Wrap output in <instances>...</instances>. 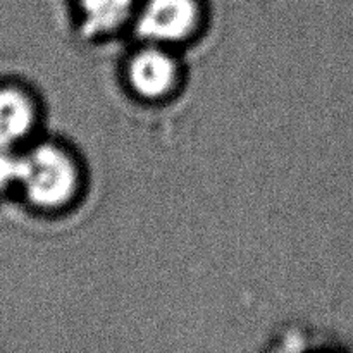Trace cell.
Wrapping results in <instances>:
<instances>
[{"label":"cell","mask_w":353,"mask_h":353,"mask_svg":"<svg viewBox=\"0 0 353 353\" xmlns=\"http://www.w3.org/2000/svg\"><path fill=\"white\" fill-rule=\"evenodd\" d=\"M137 0H79L85 16V28L90 33L116 30L130 17Z\"/></svg>","instance_id":"obj_5"},{"label":"cell","mask_w":353,"mask_h":353,"mask_svg":"<svg viewBox=\"0 0 353 353\" xmlns=\"http://www.w3.org/2000/svg\"><path fill=\"white\" fill-rule=\"evenodd\" d=\"M23 174V157L16 155L12 148L0 147V192H6L12 185H19Z\"/></svg>","instance_id":"obj_6"},{"label":"cell","mask_w":353,"mask_h":353,"mask_svg":"<svg viewBox=\"0 0 353 353\" xmlns=\"http://www.w3.org/2000/svg\"><path fill=\"white\" fill-rule=\"evenodd\" d=\"M199 23L195 0H148L138 19V33L152 41H178Z\"/></svg>","instance_id":"obj_2"},{"label":"cell","mask_w":353,"mask_h":353,"mask_svg":"<svg viewBox=\"0 0 353 353\" xmlns=\"http://www.w3.org/2000/svg\"><path fill=\"white\" fill-rule=\"evenodd\" d=\"M133 88L147 99L164 97L174 86L176 64L165 52L148 48L133 59L130 68Z\"/></svg>","instance_id":"obj_3"},{"label":"cell","mask_w":353,"mask_h":353,"mask_svg":"<svg viewBox=\"0 0 353 353\" xmlns=\"http://www.w3.org/2000/svg\"><path fill=\"white\" fill-rule=\"evenodd\" d=\"M34 107L30 97L14 86L0 88V147L14 148L31 133Z\"/></svg>","instance_id":"obj_4"},{"label":"cell","mask_w":353,"mask_h":353,"mask_svg":"<svg viewBox=\"0 0 353 353\" xmlns=\"http://www.w3.org/2000/svg\"><path fill=\"white\" fill-rule=\"evenodd\" d=\"M78 183L71 159L54 145H40L23 157L21 183L28 200L43 209L64 205Z\"/></svg>","instance_id":"obj_1"}]
</instances>
